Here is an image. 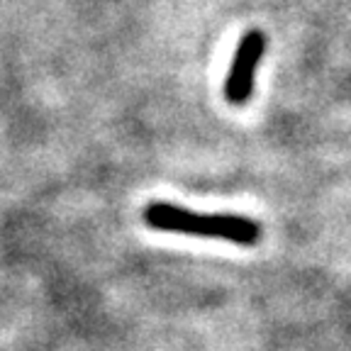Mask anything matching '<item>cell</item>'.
<instances>
[{"label":"cell","instance_id":"obj_1","mask_svg":"<svg viewBox=\"0 0 351 351\" xmlns=\"http://www.w3.org/2000/svg\"><path fill=\"white\" fill-rule=\"evenodd\" d=\"M144 222L152 230L225 239L232 241V244H239V247H254L261 237V225L249 217L230 213H193V210L171 203H152L144 210Z\"/></svg>","mask_w":351,"mask_h":351},{"label":"cell","instance_id":"obj_2","mask_svg":"<svg viewBox=\"0 0 351 351\" xmlns=\"http://www.w3.org/2000/svg\"><path fill=\"white\" fill-rule=\"evenodd\" d=\"M266 51V34L252 29L241 37L239 47H237L234 56H232L230 71H227L225 81V98L232 105H244L252 98L254 90V76L258 71V64Z\"/></svg>","mask_w":351,"mask_h":351}]
</instances>
